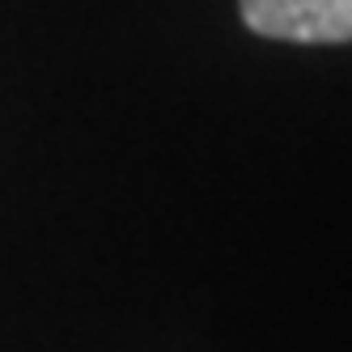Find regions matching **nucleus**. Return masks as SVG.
Returning a JSON list of instances; mask_svg holds the SVG:
<instances>
[{
	"instance_id": "nucleus-1",
	"label": "nucleus",
	"mask_w": 352,
	"mask_h": 352,
	"mask_svg": "<svg viewBox=\"0 0 352 352\" xmlns=\"http://www.w3.org/2000/svg\"><path fill=\"white\" fill-rule=\"evenodd\" d=\"M238 17L276 43H352V0H238Z\"/></svg>"
}]
</instances>
